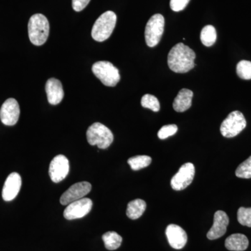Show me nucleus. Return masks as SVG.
Instances as JSON below:
<instances>
[{
  "mask_svg": "<svg viewBox=\"0 0 251 251\" xmlns=\"http://www.w3.org/2000/svg\"><path fill=\"white\" fill-rule=\"evenodd\" d=\"M196 55L194 51L182 43L172 48L168 57V64L173 72L184 74L195 67Z\"/></svg>",
  "mask_w": 251,
  "mask_h": 251,
  "instance_id": "f257e3e1",
  "label": "nucleus"
},
{
  "mask_svg": "<svg viewBox=\"0 0 251 251\" xmlns=\"http://www.w3.org/2000/svg\"><path fill=\"white\" fill-rule=\"evenodd\" d=\"M50 25L44 15H33L28 23L29 40L34 45L39 46L45 44L49 36Z\"/></svg>",
  "mask_w": 251,
  "mask_h": 251,
  "instance_id": "f03ea898",
  "label": "nucleus"
},
{
  "mask_svg": "<svg viewBox=\"0 0 251 251\" xmlns=\"http://www.w3.org/2000/svg\"><path fill=\"white\" fill-rule=\"evenodd\" d=\"M116 23L117 16L115 13L111 11L103 13L94 23L92 30V38L99 42L107 40L111 36Z\"/></svg>",
  "mask_w": 251,
  "mask_h": 251,
  "instance_id": "7ed1b4c3",
  "label": "nucleus"
},
{
  "mask_svg": "<svg viewBox=\"0 0 251 251\" xmlns=\"http://www.w3.org/2000/svg\"><path fill=\"white\" fill-rule=\"evenodd\" d=\"M87 139L90 145H97L99 149L105 150L113 142L114 136L108 127L99 122H96L89 127L87 131Z\"/></svg>",
  "mask_w": 251,
  "mask_h": 251,
  "instance_id": "20e7f679",
  "label": "nucleus"
},
{
  "mask_svg": "<svg viewBox=\"0 0 251 251\" xmlns=\"http://www.w3.org/2000/svg\"><path fill=\"white\" fill-rule=\"evenodd\" d=\"M92 72L107 87H115L120 80L118 69L107 61L96 62L92 67Z\"/></svg>",
  "mask_w": 251,
  "mask_h": 251,
  "instance_id": "39448f33",
  "label": "nucleus"
},
{
  "mask_svg": "<svg viewBox=\"0 0 251 251\" xmlns=\"http://www.w3.org/2000/svg\"><path fill=\"white\" fill-rule=\"evenodd\" d=\"M164 27L165 19L161 14H155L150 18L145 30V41L149 47L158 45L163 36Z\"/></svg>",
  "mask_w": 251,
  "mask_h": 251,
  "instance_id": "423d86ee",
  "label": "nucleus"
},
{
  "mask_svg": "<svg viewBox=\"0 0 251 251\" xmlns=\"http://www.w3.org/2000/svg\"><path fill=\"white\" fill-rule=\"evenodd\" d=\"M247 126V120L242 112L233 111L229 114L227 118L222 122L221 133L226 138H233L237 136Z\"/></svg>",
  "mask_w": 251,
  "mask_h": 251,
  "instance_id": "0eeeda50",
  "label": "nucleus"
},
{
  "mask_svg": "<svg viewBox=\"0 0 251 251\" xmlns=\"http://www.w3.org/2000/svg\"><path fill=\"white\" fill-rule=\"evenodd\" d=\"M195 173L196 170L193 163H185L180 168L177 173L172 178V188L175 191H181L187 188L194 179Z\"/></svg>",
  "mask_w": 251,
  "mask_h": 251,
  "instance_id": "6e6552de",
  "label": "nucleus"
},
{
  "mask_svg": "<svg viewBox=\"0 0 251 251\" xmlns=\"http://www.w3.org/2000/svg\"><path fill=\"white\" fill-rule=\"evenodd\" d=\"M93 202L90 198H83L68 204L64 211V216L67 220L81 219L87 215L92 209Z\"/></svg>",
  "mask_w": 251,
  "mask_h": 251,
  "instance_id": "1a4fd4ad",
  "label": "nucleus"
},
{
  "mask_svg": "<svg viewBox=\"0 0 251 251\" xmlns=\"http://www.w3.org/2000/svg\"><path fill=\"white\" fill-rule=\"evenodd\" d=\"M92 189V185L87 181L76 183L67 190L60 198L62 205H68L74 201H78L87 196Z\"/></svg>",
  "mask_w": 251,
  "mask_h": 251,
  "instance_id": "9d476101",
  "label": "nucleus"
},
{
  "mask_svg": "<svg viewBox=\"0 0 251 251\" xmlns=\"http://www.w3.org/2000/svg\"><path fill=\"white\" fill-rule=\"evenodd\" d=\"M69 173V161L64 155H57L51 161L49 175L54 183H59L67 177Z\"/></svg>",
  "mask_w": 251,
  "mask_h": 251,
  "instance_id": "9b49d317",
  "label": "nucleus"
},
{
  "mask_svg": "<svg viewBox=\"0 0 251 251\" xmlns=\"http://www.w3.org/2000/svg\"><path fill=\"white\" fill-rule=\"evenodd\" d=\"M20 113L21 110L17 100L8 99L0 109V120L4 125L14 126L18 121Z\"/></svg>",
  "mask_w": 251,
  "mask_h": 251,
  "instance_id": "f8f14e48",
  "label": "nucleus"
},
{
  "mask_svg": "<svg viewBox=\"0 0 251 251\" xmlns=\"http://www.w3.org/2000/svg\"><path fill=\"white\" fill-rule=\"evenodd\" d=\"M229 217L224 211H217L214 214V224L209 229L206 237L210 240L223 237L227 231L229 225Z\"/></svg>",
  "mask_w": 251,
  "mask_h": 251,
  "instance_id": "ddd939ff",
  "label": "nucleus"
},
{
  "mask_svg": "<svg viewBox=\"0 0 251 251\" xmlns=\"http://www.w3.org/2000/svg\"><path fill=\"white\" fill-rule=\"evenodd\" d=\"M166 234L168 242L173 249L177 250L183 249L187 243V234L177 225H169L167 227Z\"/></svg>",
  "mask_w": 251,
  "mask_h": 251,
  "instance_id": "4468645a",
  "label": "nucleus"
},
{
  "mask_svg": "<svg viewBox=\"0 0 251 251\" xmlns=\"http://www.w3.org/2000/svg\"><path fill=\"white\" fill-rule=\"evenodd\" d=\"M22 186V179L17 173H12L5 181L2 189V198L6 202L13 201L18 196Z\"/></svg>",
  "mask_w": 251,
  "mask_h": 251,
  "instance_id": "2eb2a0df",
  "label": "nucleus"
},
{
  "mask_svg": "<svg viewBox=\"0 0 251 251\" xmlns=\"http://www.w3.org/2000/svg\"><path fill=\"white\" fill-rule=\"evenodd\" d=\"M48 100L51 105H57L62 102L64 93L62 82L56 78H50L46 84Z\"/></svg>",
  "mask_w": 251,
  "mask_h": 251,
  "instance_id": "dca6fc26",
  "label": "nucleus"
},
{
  "mask_svg": "<svg viewBox=\"0 0 251 251\" xmlns=\"http://www.w3.org/2000/svg\"><path fill=\"white\" fill-rule=\"evenodd\" d=\"M193 97L192 91L185 88L180 90L173 104L175 111L183 112L191 108Z\"/></svg>",
  "mask_w": 251,
  "mask_h": 251,
  "instance_id": "f3484780",
  "label": "nucleus"
},
{
  "mask_svg": "<svg viewBox=\"0 0 251 251\" xmlns=\"http://www.w3.org/2000/svg\"><path fill=\"white\" fill-rule=\"evenodd\" d=\"M248 238L243 234H233L226 239L225 246L226 249L232 251H244L249 247Z\"/></svg>",
  "mask_w": 251,
  "mask_h": 251,
  "instance_id": "a211bd4d",
  "label": "nucleus"
},
{
  "mask_svg": "<svg viewBox=\"0 0 251 251\" xmlns=\"http://www.w3.org/2000/svg\"><path fill=\"white\" fill-rule=\"evenodd\" d=\"M146 207V202L143 200L136 199L130 201L127 206L126 215L132 220L139 219L145 212Z\"/></svg>",
  "mask_w": 251,
  "mask_h": 251,
  "instance_id": "6ab92c4d",
  "label": "nucleus"
},
{
  "mask_svg": "<svg viewBox=\"0 0 251 251\" xmlns=\"http://www.w3.org/2000/svg\"><path fill=\"white\" fill-rule=\"evenodd\" d=\"M105 247L109 251L119 249L122 243V237L115 232H108L102 236Z\"/></svg>",
  "mask_w": 251,
  "mask_h": 251,
  "instance_id": "aec40b11",
  "label": "nucleus"
},
{
  "mask_svg": "<svg viewBox=\"0 0 251 251\" xmlns=\"http://www.w3.org/2000/svg\"><path fill=\"white\" fill-rule=\"evenodd\" d=\"M217 39L215 27L212 25H206L203 27L201 33V40L206 47L214 45Z\"/></svg>",
  "mask_w": 251,
  "mask_h": 251,
  "instance_id": "412c9836",
  "label": "nucleus"
},
{
  "mask_svg": "<svg viewBox=\"0 0 251 251\" xmlns=\"http://www.w3.org/2000/svg\"><path fill=\"white\" fill-rule=\"evenodd\" d=\"M151 163V158L146 155L131 157L128 160V163L133 171H139L150 166Z\"/></svg>",
  "mask_w": 251,
  "mask_h": 251,
  "instance_id": "4be33fe9",
  "label": "nucleus"
},
{
  "mask_svg": "<svg viewBox=\"0 0 251 251\" xmlns=\"http://www.w3.org/2000/svg\"><path fill=\"white\" fill-rule=\"evenodd\" d=\"M141 105L143 108H149L153 112L159 111L160 103L158 99L151 94H145L141 99Z\"/></svg>",
  "mask_w": 251,
  "mask_h": 251,
  "instance_id": "5701e85b",
  "label": "nucleus"
},
{
  "mask_svg": "<svg viewBox=\"0 0 251 251\" xmlns=\"http://www.w3.org/2000/svg\"><path fill=\"white\" fill-rule=\"evenodd\" d=\"M237 74L238 76L244 80L251 79V62L247 60L240 61L237 64Z\"/></svg>",
  "mask_w": 251,
  "mask_h": 251,
  "instance_id": "b1692460",
  "label": "nucleus"
},
{
  "mask_svg": "<svg viewBox=\"0 0 251 251\" xmlns=\"http://www.w3.org/2000/svg\"><path fill=\"white\" fill-rule=\"evenodd\" d=\"M236 176L242 179H251V156L241 163L235 172Z\"/></svg>",
  "mask_w": 251,
  "mask_h": 251,
  "instance_id": "393cba45",
  "label": "nucleus"
},
{
  "mask_svg": "<svg viewBox=\"0 0 251 251\" xmlns=\"http://www.w3.org/2000/svg\"><path fill=\"white\" fill-rule=\"evenodd\" d=\"M237 220L242 226L251 227V208H239L238 209Z\"/></svg>",
  "mask_w": 251,
  "mask_h": 251,
  "instance_id": "a878e982",
  "label": "nucleus"
},
{
  "mask_svg": "<svg viewBox=\"0 0 251 251\" xmlns=\"http://www.w3.org/2000/svg\"><path fill=\"white\" fill-rule=\"evenodd\" d=\"M177 126L170 125L161 127V129L158 132V137L161 140L166 139L172 135H174L177 132Z\"/></svg>",
  "mask_w": 251,
  "mask_h": 251,
  "instance_id": "bb28decb",
  "label": "nucleus"
},
{
  "mask_svg": "<svg viewBox=\"0 0 251 251\" xmlns=\"http://www.w3.org/2000/svg\"><path fill=\"white\" fill-rule=\"evenodd\" d=\"M190 0H171V9L175 12H179L182 11L186 7Z\"/></svg>",
  "mask_w": 251,
  "mask_h": 251,
  "instance_id": "cd10ccee",
  "label": "nucleus"
},
{
  "mask_svg": "<svg viewBox=\"0 0 251 251\" xmlns=\"http://www.w3.org/2000/svg\"><path fill=\"white\" fill-rule=\"evenodd\" d=\"M91 0H72V6L74 11L80 12L88 5Z\"/></svg>",
  "mask_w": 251,
  "mask_h": 251,
  "instance_id": "c85d7f7f",
  "label": "nucleus"
}]
</instances>
